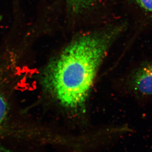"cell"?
Wrapping results in <instances>:
<instances>
[{"label": "cell", "instance_id": "obj_2", "mask_svg": "<svg viewBox=\"0 0 152 152\" xmlns=\"http://www.w3.org/2000/svg\"><path fill=\"white\" fill-rule=\"evenodd\" d=\"M134 89L142 95H152V63L146 65L136 72L133 80Z\"/></svg>", "mask_w": 152, "mask_h": 152}, {"label": "cell", "instance_id": "obj_1", "mask_svg": "<svg viewBox=\"0 0 152 152\" xmlns=\"http://www.w3.org/2000/svg\"><path fill=\"white\" fill-rule=\"evenodd\" d=\"M122 28L81 36L69 45L48 68L45 85L63 107L87 124L86 104L96 73Z\"/></svg>", "mask_w": 152, "mask_h": 152}, {"label": "cell", "instance_id": "obj_4", "mask_svg": "<svg viewBox=\"0 0 152 152\" xmlns=\"http://www.w3.org/2000/svg\"><path fill=\"white\" fill-rule=\"evenodd\" d=\"M141 7L152 13V0H135Z\"/></svg>", "mask_w": 152, "mask_h": 152}, {"label": "cell", "instance_id": "obj_5", "mask_svg": "<svg viewBox=\"0 0 152 152\" xmlns=\"http://www.w3.org/2000/svg\"><path fill=\"white\" fill-rule=\"evenodd\" d=\"M76 2H77L76 0H70V3H73V4H74V3L75 4Z\"/></svg>", "mask_w": 152, "mask_h": 152}, {"label": "cell", "instance_id": "obj_3", "mask_svg": "<svg viewBox=\"0 0 152 152\" xmlns=\"http://www.w3.org/2000/svg\"><path fill=\"white\" fill-rule=\"evenodd\" d=\"M8 113V106L4 98L0 93V126L6 120Z\"/></svg>", "mask_w": 152, "mask_h": 152}]
</instances>
